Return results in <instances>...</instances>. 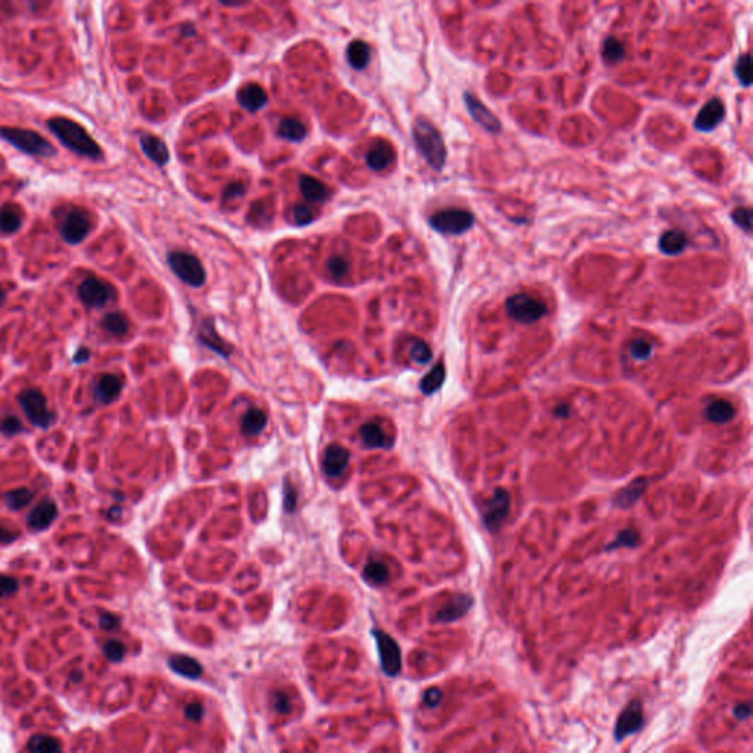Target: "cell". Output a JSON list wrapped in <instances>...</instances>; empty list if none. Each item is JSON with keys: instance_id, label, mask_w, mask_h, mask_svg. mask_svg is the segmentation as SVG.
Listing matches in <instances>:
<instances>
[{"instance_id": "obj_1", "label": "cell", "mask_w": 753, "mask_h": 753, "mask_svg": "<svg viewBox=\"0 0 753 753\" xmlns=\"http://www.w3.org/2000/svg\"><path fill=\"white\" fill-rule=\"evenodd\" d=\"M47 129L55 136L65 148L88 159H102L103 153L95 138L88 134L76 121L57 117L47 121Z\"/></svg>"}, {"instance_id": "obj_2", "label": "cell", "mask_w": 753, "mask_h": 753, "mask_svg": "<svg viewBox=\"0 0 753 753\" xmlns=\"http://www.w3.org/2000/svg\"><path fill=\"white\" fill-rule=\"evenodd\" d=\"M412 137L425 162L433 170L441 171L446 164L447 150L440 131L428 119L421 117L415 119Z\"/></svg>"}, {"instance_id": "obj_3", "label": "cell", "mask_w": 753, "mask_h": 753, "mask_svg": "<svg viewBox=\"0 0 753 753\" xmlns=\"http://www.w3.org/2000/svg\"><path fill=\"white\" fill-rule=\"evenodd\" d=\"M0 137L6 140L11 146L30 156L52 158L57 155V148L47 141L42 134L32 130H24L16 127H2Z\"/></svg>"}, {"instance_id": "obj_4", "label": "cell", "mask_w": 753, "mask_h": 753, "mask_svg": "<svg viewBox=\"0 0 753 753\" xmlns=\"http://www.w3.org/2000/svg\"><path fill=\"white\" fill-rule=\"evenodd\" d=\"M474 213L459 208L439 211L428 220L429 227L444 236H461L474 227Z\"/></svg>"}, {"instance_id": "obj_5", "label": "cell", "mask_w": 753, "mask_h": 753, "mask_svg": "<svg viewBox=\"0 0 753 753\" xmlns=\"http://www.w3.org/2000/svg\"><path fill=\"white\" fill-rule=\"evenodd\" d=\"M505 309L509 318L519 324H534L547 314L546 303L527 293H516L506 299Z\"/></svg>"}, {"instance_id": "obj_6", "label": "cell", "mask_w": 753, "mask_h": 753, "mask_svg": "<svg viewBox=\"0 0 753 753\" xmlns=\"http://www.w3.org/2000/svg\"><path fill=\"white\" fill-rule=\"evenodd\" d=\"M168 265L178 278L191 287H202L206 281V273L202 262L189 252H182V250L170 252Z\"/></svg>"}, {"instance_id": "obj_7", "label": "cell", "mask_w": 753, "mask_h": 753, "mask_svg": "<svg viewBox=\"0 0 753 753\" xmlns=\"http://www.w3.org/2000/svg\"><path fill=\"white\" fill-rule=\"evenodd\" d=\"M93 230V221L87 211L80 208L68 209L59 224V235L69 244L81 243Z\"/></svg>"}, {"instance_id": "obj_8", "label": "cell", "mask_w": 753, "mask_h": 753, "mask_svg": "<svg viewBox=\"0 0 753 753\" xmlns=\"http://www.w3.org/2000/svg\"><path fill=\"white\" fill-rule=\"evenodd\" d=\"M20 406L25 414L27 420L39 428L47 429L53 422H55V415L50 412L46 406V399L37 389H27L24 390L20 398H18Z\"/></svg>"}, {"instance_id": "obj_9", "label": "cell", "mask_w": 753, "mask_h": 753, "mask_svg": "<svg viewBox=\"0 0 753 753\" xmlns=\"http://www.w3.org/2000/svg\"><path fill=\"white\" fill-rule=\"evenodd\" d=\"M78 297L88 308H103L115 300L114 285L97 277H88L78 285Z\"/></svg>"}, {"instance_id": "obj_10", "label": "cell", "mask_w": 753, "mask_h": 753, "mask_svg": "<svg viewBox=\"0 0 753 753\" xmlns=\"http://www.w3.org/2000/svg\"><path fill=\"white\" fill-rule=\"evenodd\" d=\"M372 636L379 649L383 671L389 677H396L402 670V652L398 641L383 630H372Z\"/></svg>"}, {"instance_id": "obj_11", "label": "cell", "mask_w": 753, "mask_h": 753, "mask_svg": "<svg viewBox=\"0 0 753 753\" xmlns=\"http://www.w3.org/2000/svg\"><path fill=\"white\" fill-rule=\"evenodd\" d=\"M511 506V497L509 493L504 489H496L492 497L487 500L486 508H484V524L492 531H497L502 526H504L505 519L509 514Z\"/></svg>"}, {"instance_id": "obj_12", "label": "cell", "mask_w": 753, "mask_h": 753, "mask_svg": "<svg viewBox=\"0 0 753 753\" xmlns=\"http://www.w3.org/2000/svg\"><path fill=\"white\" fill-rule=\"evenodd\" d=\"M463 100H465V105H467L468 114L481 129H484L487 133H492V134H499L502 131V122L499 121V118L489 109L486 105L480 102L473 93H468V92L465 93Z\"/></svg>"}, {"instance_id": "obj_13", "label": "cell", "mask_w": 753, "mask_h": 753, "mask_svg": "<svg viewBox=\"0 0 753 753\" xmlns=\"http://www.w3.org/2000/svg\"><path fill=\"white\" fill-rule=\"evenodd\" d=\"M724 118H725L724 102L720 97H712L704 105L702 109L699 111L693 122V127L697 131L709 133L718 127V125L724 121Z\"/></svg>"}, {"instance_id": "obj_14", "label": "cell", "mask_w": 753, "mask_h": 753, "mask_svg": "<svg viewBox=\"0 0 753 753\" xmlns=\"http://www.w3.org/2000/svg\"><path fill=\"white\" fill-rule=\"evenodd\" d=\"M644 724L643 718V705L640 701H632L625 709L621 712L619 718L615 725V739L621 742L622 739L629 737L630 734H634L639 731Z\"/></svg>"}, {"instance_id": "obj_15", "label": "cell", "mask_w": 753, "mask_h": 753, "mask_svg": "<svg viewBox=\"0 0 753 753\" xmlns=\"http://www.w3.org/2000/svg\"><path fill=\"white\" fill-rule=\"evenodd\" d=\"M350 453L340 444H330L324 451V459H322V470L327 477L336 478L343 475L348 470Z\"/></svg>"}, {"instance_id": "obj_16", "label": "cell", "mask_w": 753, "mask_h": 753, "mask_svg": "<svg viewBox=\"0 0 753 753\" xmlns=\"http://www.w3.org/2000/svg\"><path fill=\"white\" fill-rule=\"evenodd\" d=\"M122 390V383L114 374H105L96 381L93 389V399L99 405H109L115 402Z\"/></svg>"}, {"instance_id": "obj_17", "label": "cell", "mask_w": 753, "mask_h": 753, "mask_svg": "<svg viewBox=\"0 0 753 753\" xmlns=\"http://www.w3.org/2000/svg\"><path fill=\"white\" fill-rule=\"evenodd\" d=\"M58 516V508L52 500H43L27 516V526L34 531H43L50 527Z\"/></svg>"}, {"instance_id": "obj_18", "label": "cell", "mask_w": 753, "mask_h": 753, "mask_svg": "<svg viewBox=\"0 0 753 753\" xmlns=\"http://www.w3.org/2000/svg\"><path fill=\"white\" fill-rule=\"evenodd\" d=\"M473 599L468 595H456L436 614L437 622H452L470 611Z\"/></svg>"}, {"instance_id": "obj_19", "label": "cell", "mask_w": 753, "mask_h": 753, "mask_svg": "<svg viewBox=\"0 0 753 753\" xmlns=\"http://www.w3.org/2000/svg\"><path fill=\"white\" fill-rule=\"evenodd\" d=\"M689 246V239L683 231L678 228H671L663 232L659 237L658 247L663 255L667 256H678L686 250Z\"/></svg>"}, {"instance_id": "obj_20", "label": "cell", "mask_w": 753, "mask_h": 753, "mask_svg": "<svg viewBox=\"0 0 753 753\" xmlns=\"http://www.w3.org/2000/svg\"><path fill=\"white\" fill-rule=\"evenodd\" d=\"M394 160V150L386 140H376L367 153V164L374 171L386 170Z\"/></svg>"}, {"instance_id": "obj_21", "label": "cell", "mask_w": 753, "mask_h": 753, "mask_svg": "<svg viewBox=\"0 0 753 753\" xmlns=\"http://www.w3.org/2000/svg\"><path fill=\"white\" fill-rule=\"evenodd\" d=\"M140 146L145 155L159 167H164L170 160V152L165 143L156 136L145 134L140 138Z\"/></svg>"}, {"instance_id": "obj_22", "label": "cell", "mask_w": 753, "mask_h": 753, "mask_svg": "<svg viewBox=\"0 0 753 753\" xmlns=\"http://www.w3.org/2000/svg\"><path fill=\"white\" fill-rule=\"evenodd\" d=\"M239 103L249 112H256L268 102L266 92L259 84H246L237 93Z\"/></svg>"}, {"instance_id": "obj_23", "label": "cell", "mask_w": 753, "mask_h": 753, "mask_svg": "<svg viewBox=\"0 0 753 753\" xmlns=\"http://www.w3.org/2000/svg\"><path fill=\"white\" fill-rule=\"evenodd\" d=\"M360 436L365 447L368 449H390L393 440L383 432V429L372 422L364 424L360 428Z\"/></svg>"}, {"instance_id": "obj_24", "label": "cell", "mask_w": 753, "mask_h": 753, "mask_svg": "<svg viewBox=\"0 0 753 753\" xmlns=\"http://www.w3.org/2000/svg\"><path fill=\"white\" fill-rule=\"evenodd\" d=\"M170 668L178 674V675H183L189 680H197L201 678L202 672H203V668L201 665V662L191 658V656H187V655H172L170 658Z\"/></svg>"}, {"instance_id": "obj_25", "label": "cell", "mask_w": 753, "mask_h": 753, "mask_svg": "<svg viewBox=\"0 0 753 753\" xmlns=\"http://www.w3.org/2000/svg\"><path fill=\"white\" fill-rule=\"evenodd\" d=\"M299 187L304 199L309 202L321 203V202H326L330 197V189L324 183H321L319 180H316V178L309 177V175L300 177Z\"/></svg>"}, {"instance_id": "obj_26", "label": "cell", "mask_w": 753, "mask_h": 753, "mask_svg": "<svg viewBox=\"0 0 753 753\" xmlns=\"http://www.w3.org/2000/svg\"><path fill=\"white\" fill-rule=\"evenodd\" d=\"M199 340L208 349L213 350L215 353H218V355H221L224 357H228V355L231 353L230 346L218 336V333L215 331L212 321H205L203 322L201 330H199Z\"/></svg>"}, {"instance_id": "obj_27", "label": "cell", "mask_w": 753, "mask_h": 753, "mask_svg": "<svg viewBox=\"0 0 753 753\" xmlns=\"http://www.w3.org/2000/svg\"><path fill=\"white\" fill-rule=\"evenodd\" d=\"M23 227V213L16 206L5 205L0 208V235H15Z\"/></svg>"}, {"instance_id": "obj_28", "label": "cell", "mask_w": 753, "mask_h": 753, "mask_svg": "<svg viewBox=\"0 0 753 753\" xmlns=\"http://www.w3.org/2000/svg\"><path fill=\"white\" fill-rule=\"evenodd\" d=\"M646 486H648L646 480L637 478L636 481H633L632 484H629V486L624 487L621 492L617 493V496L614 497V504L618 508L633 506L639 500V497L644 493V490H646Z\"/></svg>"}, {"instance_id": "obj_29", "label": "cell", "mask_w": 753, "mask_h": 753, "mask_svg": "<svg viewBox=\"0 0 753 753\" xmlns=\"http://www.w3.org/2000/svg\"><path fill=\"white\" fill-rule=\"evenodd\" d=\"M266 421V415L261 409H249L242 418V433L244 436H258L263 432Z\"/></svg>"}, {"instance_id": "obj_30", "label": "cell", "mask_w": 753, "mask_h": 753, "mask_svg": "<svg viewBox=\"0 0 753 753\" xmlns=\"http://www.w3.org/2000/svg\"><path fill=\"white\" fill-rule=\"evenodd\" d=\"M734 414H736V409H734V406L730 402L724 399L713 401L712 403L708 405L705 410V417L711 422H715V424L728 422L734 417Z\"/></svg>"}, {"instance_id": "obj_31", "label": "cell", "mask_w": 753, "mask_h": 753, "mask_svg": "<svg viewBox=\"0 0 753 753\" xmlns=\"http://www.w3.org/2000/svg\"><path fill=\"white\" fill-rule=\"evenodd\" d=\"M369 57H371L369 46L362 40H355L348 46L346 58L350 66L355 69H360V71L364 69L369 62Z\"/></svg>"}, {"instance_id": "obj_32", "label": "cell", "mask_w": 753, "mask_h": 753, "mask_svg": "<svg viewBox=\"0 0 753 753\" xmlns=\"http://www.w3.org/2000/svg\"><path fill=\"white\" fill-rule=\"evenodd\" d=\"M100 326L102 328L109 333L115 337H121V336H125L129 333V328H130V324H129V319L125 318V315H122L121 312H109L106 314L102 321H100Z\"/></svg>"}, {"instance_id": "obj_33", "label": "cell", "mask_w": 753, "mask_h": 753, "mask_svg": "<svg viewBox=\"0 0 753 753\" xmlns=\"http://www.w3.org/2000/svg\"><path fill=\"white\" fill-rule=\"evenodd\" d=\"M278 136L285 138V140H289V141L299 143L304 137H307V127H304V125L299 119L285 118V119H283L280 122Z\"/></svg>"}, {"instance_id": "obj_34", "label": "cell", "mask_w": 753, "mask_h": 753, "mask_svg": "<svg viewBox=\"0 0 753 753\" xmlns=\"http://www.w3.org/2000/svg\"><path fill=\"white\" fill-rule=\"evenodd\" d=\"M30 753H62L61 743L46 734H35L28 742Z\"/></svg>"}, {"instance_id": "obj_35", "label": "cell", "mask_w": 753, "mask_h": 753, "mask_svg": "<svg viewBox=\"0 0 753 753\" xmlns=\"http://www.w3.org/2000/svg\"><path fill=\"white\" fill-rule=\"evenodd\" d=\"M602 55L607 64H619L625 59V47L617 37H607L602 46Z\"/></svg>"}, {"instance_id": "obj_36", "label": "cell", "mask_w": 753, "mask_h": 753, "mask_svg": "<svg viewBox=\"0 0 753 753\" xmlns=\"http://www.w3.org/2000/svg\"><path fill=\"white\" fill-rule=\"evenodd\" d=\"M444 379H446L444 365L440 362L422 379V381H421L422 393L424 394H433L434 391H437L441 387Z\"/></svg>"}, {"instance_id": "obj_37", "label": "cell", "mask_w": 753, "mask_h": 753, "mask_svg": "<svg viewBox=\"0 0 753 753\" xmlns=\"http://www.w3.org/2000/svg\"><path fill=\"white\" fill-rule=\"evenodd\" d=\"M364 579L372 586H383L389 580V569L381 562H369L364 568Z\"/></svg>"}, {"instance_id": "obj_38", "label": "cell", "mask_w": 753, "mask_h": 753, "mask_svg": "<svg viewBox=\"0 0 753 753\" xmlns=\"http://www.w3.org/2000/svg\"><path fill=\"white\" fill-rule=\"evenodd\" d=\"M6 505L9 509L12 511H20L23 509L24 506H27L31 499H32V493L25 489V487H21V489H16V490H12L9 492L6 496Z\"/></svg>"}, {"instance_id": "obj_39", "label": "cell", "mask_w": 753, "mask_h": 753, "mask_svg": "<svg viewBox=\"0 0 753 753\" xmlns=\"http://www.w3.org/2000/svg\"><path fill=\"white\" fill-rule=\"evenodd\" d=\"M752 64H750V55L749 53H743L739 57L736 66H734V74H736L739 83L743 87H750L752 84Z\"/></svg>"}, {"instance_id": "obj_40", "label": "cell", "mask_w": 753, "mask_h": 753, "mask_svg": "<svg viewBox=\"0 0 753 753\" xmlns=\"http://www.w3.org/2000/svg\"><path fill=\"white\" fill-rule=\"evenodd\" d=\"M410 357H412V361H415L417 364L425 365L432 361L433 353L425 342H422V340H415L414 345H412L410 348Z\"/></svg>"}, {"instance_id": "obj_41", "label": "cell", "mask_w": 753, "mask_h": 753, "mask_svg": "<svg viewBox=\"0 0 753 753\" xmlns=\"http://www.w3.org/2000/svg\"><path fill=\"white\" fill-rule=\"evenodd\" d=\"M731 220L739 228L747 232V235L752 231V211L749 208L734 209L731 213Z\"/></svg>"}, {"instance_id": "obj_42", "label": "cell", "mask_w": 753, "mask_h": 753, "mask_svg": "<svg viewBox=\"0 0 753 753\" xmlns=\"http://www.w3.org/2000/svg\"><path fill=\"white\" fill-rule=\"evenodd\" d=\"M652 345L644 338H636L630 346V353L637 361H644L652 355Z\"/></svg>"}, {"instance_id": "obj_43", "label": "cell", "mask_w": 753, "mask_h": 753, "mask_svg": "<svg viewBox=\"0 0 753 753\" xmlns=\"http://www.w3.org/2000/svg\"><path fill=\"white\" fill-rule=\"evenodd\" d=\"M284 497H283V505H284V511L285 512H293L297 506V493L293 487V484L290 482L289 478L284 480Z\"/></svg>"}, {"instance_id": "obj_44", "label": "cell", "mask_w": 753, "mask_h": 753, "mask_svg": "<svg viewBox=\"0 0 753 753\" xmlns=\"http://www.w3.org/2000/svg\"><path fill=\"white\" fill-rule=\"evenodd\" d=\"M327 268L334 278H343L349 271V263L342 256H333L327 262Z\"/></svg>"}, {"instance_id": "obj_45", "label": "cell", "mask_w": 753, "mask_h": 753, "mask_svg": "<svg viewBox=\"0 0 753 753\" xmlns=\"http://www.w3.org/2000/svg\"><path fill=\"white\" fill-rule=\"evenodd\" d=\"M103 653L111 662H119L125 655V648L121 641L109 640L103 646Z\"/></svg>"}, {"instance_id": "obj_46", "label": "cell", "mask_w": 753, "mask_h": 753, "mask_svg": "<svg viewBox=\"0 0 753 753\" xmlns=\"http://www.w3.org/2000/svg\"><path fill=\"white\" fill-rule=\"evenodd\" d=\"M639 543V534L634 531V530H625L622 533L618 534L615 543L609 545L607 546V550L611 549H617V547H622V546H629V547H633Z\"/></svg>"}, {"instance_id": "obj_47", "label": "cell", "mask_w": 753, "mask_h": 753, "mask_svg": "<svg viewBox=\"0 0 753 753\" xmlns=\"http://www.w3.org/2000/svg\"><path fill=\"white\" fill-rule=\"evenodd\" d=\"M18 587H20V584H18L16 579L0 574V599H5V598L15 595L18 591Z\"/></svg>"}, {"instance_id": "obj_48", "label": "cell", "mask_w": 753, "mask_h": 753, "mask_svg": "<svg viewBox=\"0 0 753 753\" xmlns=\"http://www.w3.org/2000/svg\"><path fill=\"white\" fill-rule=\"evenodd\" d=\"M0 432L6 436H15L23 432V422L16 417H6L0 422Z\"/></svg>"}, {"instance_id": "obj_49", "label": "cell", "mask_w": 753, "mask_h": 753, "mask_svg": "<svg viewBox=\"0 0 753 753\" xmlns=\"http://www.w3.org/2000/svg\"><path fill=\"white\" fill-rule=\"evenodd\" d=\"M293 220L297 225H308L314 220L312 209L304 205H296L293 208Z\"/></svg>"}, {"instance_id": "obj_50", "label": "cell", "mask_w": 753, "mask_h": 753, "mask_svg": "<svg viewBox=\"0 0 753 753\" xmlns=\"http://www.w3.org/2000/svg\"><path fill=\"white\" fill-rule=\"evenodd\" d=\"M99 624H100L102 630L114 632L119 627V618L112 615V614H102V617L99 619Z\"/></svg>"}, {"instance_id": "obj_51", "label": "cell", "mask_w": 753, "mask_h": 753, "mask_svg": "<svg viewBox=\"0 0 753 753\" xmlns=\"http://www.w3.org/2000/svg\"><path fill=\"white\" fill-rule=\"evenodd\" d=\"M424 704L428 706V708H434L437 706L440 702H441V692L436 687L433 689H428L425 693H424V697H422Z\"/></svg>"}, {"instance_id": "obj_52", "label": "cell", "mask_w": 753, "mask_h": 753, "mask_svg": "<svg viewBox=\"0 0 753 753\" xmlns=\"http://www.w3.org/2000/svg\"><path fill=\"white\" fill-rule=\"evenodd\" d=\"M203 713H205V711H203V708H202L201 704H190V705H187V708H186V716H187V720L194 721V723L202 721Z\"/></svg>"}, {"instance_id": "obj_53", "label": "cell", "mask_w": 753, "mask_h": 753, "mask_svg": "<svg viewBox=\"0 0 753 753\" xmlns=\"http://www.w3.org/2000/svg\"><path fill=\"white\" fill-rule=\"evenodd\" d=\"M275 709L280 712V713H287L290 711V701L289 697H287L284 693H278L275 694V704H274Z\"/></svg>"}, {"instance_id": "obj_54", "label": "cell", "mask_w": 753, "mask_h": 753, "mask_svg": "<svg viewBox=\"0 0 753 753\" xmlns=\"http://www.w3.org/2000/svg\"><path fill=\"white\" fill-rule=\"evenodd\" d=\"M752 713V708H750V704H739L736 708H734V715H736L737 720H747L749 716Z\"/></svg>"}, {"instance_id": "obj_55", "label": "cell", "mask_w": 753, "mask_h": 753, "mask_svg": "<svg viewBox=\"0 0 753 753\" xmlns=\"http://www.w3.org/2000/svg\"><path fill=\"white\" fill-rule=\"evenodd\" d=\"M16 534H13L9 528L0 527V545H8L16 539Z\"/></svg>"}, {"instance_id": "obj_56", "label": "cell", "mask_w": 753, "mask_h": 753, "mask_svg": "<svg viewBox=\"0 0 753 753\" xmlns=\"http://www.w3.org/2000/svg\"><path fill=\"white\" fill-rule=\"evenodd\" d=\"M88 357H90V350L85 349V348H81L77 355L74 356V361L76 364H83V362H87Z\"/></svg>"}, {"instance_id": "obj_57", "label": "cell", "mask_w": 753, "mask_h": 753, "mask_svg": "<svg viewBox=\"0 0 753 753\" xmlns=\"http://www.w3.org/2000/svg\"><path fill=\"white\" fill-rule=\"evenodd\" d=\"M244 190H243V186L236 183V184H231L227 187V191H225V196H230V197H236V196H240L243 194Z\"/></svg>"}, {"instance_id": "obj_58", "label": "cell", "mask_w": 753, "mask_h": 753, "mask_svg": "<svg viewBox=\"0 0 753 753\" xmlns=\"http://www.w3.org/2000/svg\"><path fill=\"white\" fill-rule=\"evenodd\" d=\"M121 515V508L119 506H114L109 509V512H107V518L111 519V521H117V519L119 518Z\"/></svg>"}, {"instance_id": "obj_59", "label": "cell", "mask_w": 753, "mask_h": 753, "mask_svg": "<svg viewBox=\"0 0 753 753\" xmlns=\"http://www.w3.org/2000/svg\"><path fill=\"white\" fill-rule=\"evenodd\" d=\"M555 414H557L558 417H568L569 414V408L567 405H559L557 409H555Z\"/></svg>"}, {"instance_id": "obj_60", "label": "cell", "mask_w": 753, "mask_h": 753, "mask_svg": "<svg viewBox=\"0 0 753 753\" xmlns=\"http://www.w3.org/2000/svg\"><path fill=\"white\" fill-rule=\"evenodd\" d=\"M5 300H6V292L2 289V287H0V308L4 307Z\"/></svg>"}]
</instances>
